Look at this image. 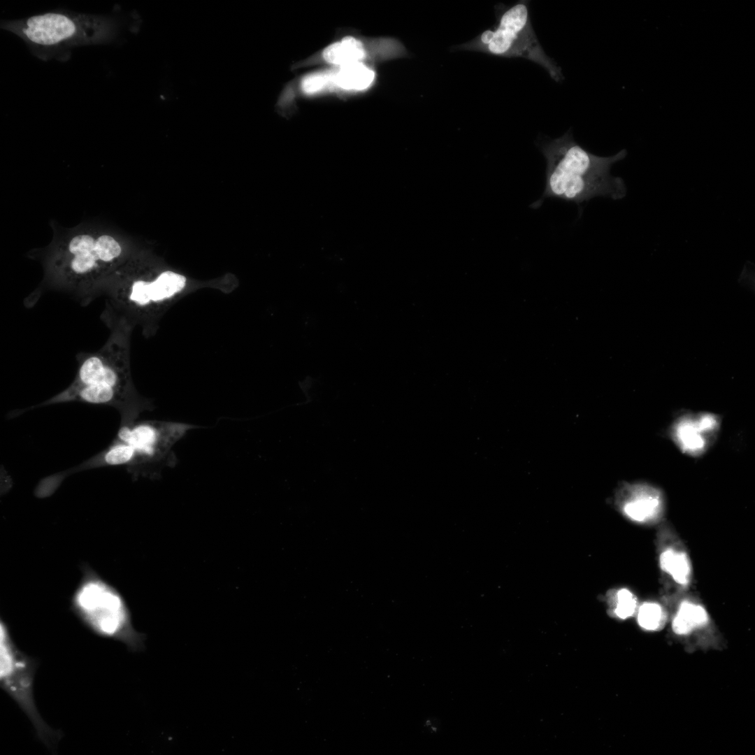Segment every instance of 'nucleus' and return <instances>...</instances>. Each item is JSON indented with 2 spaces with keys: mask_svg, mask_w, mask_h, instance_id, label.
Instances as JSON below:
<instances>
[{
  "mask_svg": "<svg viewBox=\"0 0 755 755\" xmlns=\"http://www.w3.org/2000/svg\"><path fill=\"white\" fill-rule=\"evenodd\" d=\"M238 280L226 275L210 280L193 279L161 265L153 255L138 250L102 286L105 299L101 319L137 327L148 339L157 333L166 313L185 296L201 289L233 292Z\"/></svg>",
  "mask_w": 755,
  "mask_h": 755,
  "instance_id": "nucleus-1",
  "label": "nucleus"
},
{
  "mask_svg": "<svg viewBox=\"0 0 755 755\" xmlns=\"http://www.w3.org/2000/svg\"><path fill=\"white\" fill-rule=\"evenodd\" d=\"M138 250L108 228L79 226L55 232L39 254L43 277L28 303H35L45 291L52 290L87 305L99 297L110 276Z\"/></svg>",
  "mask_w": 755,
  "mask_h": 755,
  "instance_id": "nucleus-2",
  "label": "nucleus"
},
{
  "mask_svg": "<svg viewBox=\"0 0 755 755\" xmlns=\"http://www.w3.org/2000/svg\"><path fill=\"white\" fill-rule=\"evenodd\" d=\"M104 324L110 333L96 351L78 352V371L72 382L62 391L29 410L49 405L78 401L115 408L120 426H131L141 413L152 410V401L136 389L131 368V338L134 329L122 322Z\"/></svg>",
  "mask_w": 755,
  "mask_h": 755,
  "instance_id": "nucleus-3",
  "label": "nucleus"
},
{
  "mask_svg": "<svg viewBox=\"0 0 755 755\" xmlns=\"http://www.w3.org/2000/svg\"><path fill=\"white\" fill-rule=\"evenodd\" d=\"M540 150L546 160L545 185L541 197L531 208H540L547 199L580 206L596 196L614 200L625 196L623 179L610 175L612 166L626 157L625 149L610 157L596 155L577 143L569 129L561 136L542 143Z\"/></svg>",
  "mask_w": 755,
  "mask_h": 755,
  "instance_id": "nucleus-4",
  "label": "nucleus"
},
{
  "mask_svg": "<svg viewBox=\"0 0 755 755\" xmlns=\"http://www.w3.org/2000/svg\"><path fill=\"white\" fill-rule=\"evenodd\" d=\"M118 27L110 16L64 10L1 23L2 29L22 38L41 59L59 57L73 48L110 43L116 37Z\"/></svg>",
  "mask_w": 755,
  "mask_h": 755,
  "instance_id": "nucleus-5",
  "label": "nucleus"
},
{
  "mask_svg": "<svg viewBox=\"0 0 755 755\" xmlns=\"http://www.w3.org/2000/svg\"><path fill=\"white\" fill-rule=\"evenodd\" d=\"M82 573L71 598L72 612L96 635L121 642L131 652L143 650L145 635L134 627L122 594L89 566L83 565Z\"/></svg>",
  "mask_w": 755,
  "mask_h": 755,
  "instance_id": "nucleus-6",
  "label": "nucleus"
},
{
  "mask_svg": "<svg viewBox=\"0 0 755 755\" xmlns=\"http://www.w3.org/2000/svg\"><path fill=\"white\" fill-rule=\"evenodd\" d=\"M475 48L493 55L530 60L541 66L556 82L564 79L561 67L546 54L537 38L528 1H519L500 13L496 26L482 33Z\"/></svg>",
  "mask_w": 755,
  "mask_h": 755,
  "instance_id": "nucleus-7",
  "label": "nucleus"
},
{
  "mask_svg": "<svg viewBox=\"0 0 755 755\" xmlns=\"http://www.w3.org/2000/svg\"><path fill=\"white\" fill-rule=\"evenodd\" d=\"M35 659L15 644L8 625L0 621V686L18 705L34 726L39 740L49 749L55 747L62 737L43 719L34 698V680L37 668Z\"/></svg>",
  "mask_w": 755,
  "mask_h": 755,
  "instance_id": "nucleus-8",
  "label": "nucleus"
},
{
  "mask_svg": "<svg viewBox=\"0 0 755 755\" xmlns=\"http://www.w3.org/2000/svg\"><path fill=\"white\" fill-rule=\"evenodd\" d=\"M193 428L192 424L157 420L120 426L116 438L127 443L134 454L127 470L136 477L159 475L164 467L172 464L173 446Z\"/></svg>",
  "mask_w": 755,
  "mask_h": 755,
  "instance_id": "nucleus-9",
  "label": "nucleus"
},
{
  "mask_svg": "<svg viewBox=\"0 0 755 755\" xmlns=\"http://www.w3.org/2000/svg\"><path fill=\"white\" fill-rule=\"evenodd\" d=\"M658 527L656 543L663 591L670 596L684 594L692 580L689 553L670 524L662 522Z\"/></svg>",
  "mask_w": 755,
  "mask_h": 755,
  "instance_id": "nucleus-10",
  "label": "nucleus"
},
{
  "mask_svg": "<svg viewBox=\"0 0 755 755\" xmlns=\"http://www.w3.org/2000/svg\"><path fill=\"white\" fill-rule=\"evenodd\" d=\"M719 426V417L714 414H686L675 422L671 435L684 453L698 456L704 453L712 443Z\"/></svg>",
  "mask_w": 755,
  "mask_h": 755,
  "instance_id": "nucleus-11",
  "label": "nucleus"
},
{
  "mask_svg": "<svg viewBox=\"0 0 755 755\" xmlns=\"http://www.w3.org/2000/svg\"><path fill=\"white\" fill-rule=\"evenodd\" d=\"M624 514L633 522L654 525L663 522L665 498L659 488L647 483L629 484L619 496Z\"/></svg>",
  "mask_w": 755,
  "mask_h": 755,
  "instance_id": "nucleus-12",
  "label": "nucleus"
},
{
  "mask_svg": "<svg viewBox=\"0 0 755 755\" xmlns=\"http://www.w3.org/2000/svg\"><path fill=\"white\" fill-rule=\"evenodd\" d=\"M710 622L705 607L695 599L684 597L680 602L672 621V628L677 635H689L706 627Z\"/></svg>",
  "mask_w": 755,
  "mask_h": 755,
  "instance_id": "nucleus-13",
  "label": "nucleus"
},
{
  "mask_svg": "<svg viewBox=\"0 0 755 755\" xmlns=\"http://www.w3.org/2000/svg\"><path fill=\"white\" fill-rule=\"evenodd\" d=\"M365 56L366 51L361 42L351 36L331 44L323 52L325 61L340 66L359 62Z\"/></svg>",
  "mask_w": 755,
  "mask_h": 755,
  "instance_id": "nucleus-14",
  "label": "nucleus"
},
{
  "mask_svg": "<svg viewBox=\"0 0 755 755\" xmlns=\"http://www.w3.org/2000/svg\"><path fill=\"white\" fill-rule=\"evenodd\" d=\"M374 78V71L361 62L341 66L332 77L341 88L356 90L367 88Z\"/></svg>",
  "mask_w": 755,
  "mask_h": 755,
  "instance_id": "nucleus-15",
  "label": "nucleus"
},
{
  "mask_svg": "<svg viewBox=\"0 0 755 755\" xmlns=\"http://www.w3.org/2000/svg\"><path fill=\"white\" fill-rule=\"evenodd\" d=\"M667 621L664 608L655 602H645L638 609L639 625L648 631H656L663 627Z\"/></svg>",
  "mask_w": 755,
  "mask_h": 755,
  "instance_id": "nucleus-16",
  "label": "nucleus"
},
{
  "mask_svg": "<svg viewBox=\"0 0 755 755\" xmlns=\"http://www.w3.org/2000/svg\"><path fill=\"white\" fill-rule=\"evenodd\" d=\"M637 607V598L635 595L626 589H619L616 594V603L614 612L621 618L626 619L631 617Z\"/></svg>",
  "mask_w": 755,
  "mask_h": 755,
  "instance_id": "nucleus-17",
  "label": "nucleus"
},
{
  "mask_svg": "<svg viewBox=\"0 0 755 755\" xmlns=\"http://www.w3.org/2000/svg\"><path fill=\"white\" fill-rule=\"evenodd\" d=\"M329 80V77L324 73H314L306 76L302 81L301 87L306 93H313L322 89Z\"/></svg>",
  "mask_w": 755,
  "mask_h": 755,
  "instance_id": "nucleus-18",
  "label": "nucleus"
}]
</instances>
